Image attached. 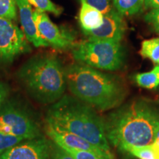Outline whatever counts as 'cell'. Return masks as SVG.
Listing matches in <instances>:
<instances>
[{
  "label": "cell",
  "instance_id": "6",
  "mask_svg": "<svg viewBox=\"0 0 159 159\" xmlns=\"http://www.w3.org/2000/svg\"><path fill=\"white\" fill-rule=\"evenodd\" d=\"M0 132L25 140L41 136L36 122L23 109L9 102L0 108Z\"/></svg>",
  "mask_w": 159,
  "mask_h": 159
},
{
  "label": "cell",
  "instance_id": "11",
  "mask_svg": "<svg viewBox=\"0 0 159 159\" xmlns=\"http://www.w3.org/2000/svg\"><path fill=\"white\" fill-rule=\"evenodd\" d=\"M45 130L46 134L49 139L62 148L86 151L97 155L102 159H110L104 152L81 137L61 130L47 123H46Z\"/></svg>",
  "mask_w": 159,
  "mask_h": 159
},
{
  "label": "cell",
  "instance_id": "17",
  "mask_svg": "<svg viewBox=\"0 0 159 159\" xmlns=\"http://www.w3.org/2000/svg\"><path fill=\"white\" fill-rule=\"evenodd\" d=\"M17 6L15 0H0V17L16 21Z\"/></svg>",
  "mask_w": 159,
  "mask_h": 159
},
{
  "label": "cell",
  "instance_id": "10",
  "mask_svg": "<svg viewBox=\"0 0 159 159\" xmlns=\"http://www.w3.org/2000/svg\"><path fill=\"white\" fill-rule=\"evenodd\" d=\"M127 26L123 16L112 9L103 16L102 25L96 30L83 32L88 39L121 42L124 37Z\"/></svg>",
  "mask_w": 159,
  "mask_h": 159
},
{
  "label": "cell",
  "instance_id": "22",
  "mask_svg": "<svg viewBox=\"0 0 159 159\" xmlns=\"http://www.w3.org/2000/svg\"><path fill=\"white\" fill-rule=\"evenodd\" d=\"M85 1L102 12L104 15L109 13L112 10L111 0H85Z\"/></svg>",
  "mask_w": 159,
  "mask_h": 159
},
{
  "label": "cell",
  "instance_id": "13",
  "mask_svg": "<svg viewBox=\"0 0 159 159\" xmlns=\"http://www.w3.org/2000/svg\"><path fill=\"white\" fill-rule=\"evenodd\" d=\"M80 2L79 23L82 31L88 32L99 28L102 25L104 14L85 0H80Z\"/></svg>",
  "mask_w": 159,
  "mask_h": 159
},
{
  "label": "cell",
  "instance_id": "14",
  "mask_svg": "<svg viewBox=\"0 0 159 159\" xmlns=\"http://www.w3.org/2000/svg\"><path fill=\"white\" fill-rule=\"evenodd\" d=\"M116 11L122 16L138 13L144 5V0H112Z\"/></svg>",
  "mask_w": 159,
  "mask_h": 159
},
{
  "label": "cell",
  "instance_id": "1",
  "mask_svg": "<svg viewBox=\"0 0 159 159\" xmlns=\"http://www.w3.org/2000/svg\"><path fill=\"white\" fill-rule=\"evenodd\" d=\"M103 119L109 144L125 152L130 147L153 144L159 129V107L136 99L117 107Z\"/></svg>",
  "mask_w": 159,
  "mask_h": 159
},
{
  "label": "cell",
  "instance_id": "15",
  "mask_svg": "<svg viewBox=\"0 0 159 159\" xmlns=\"http://www.w3.org/2000/svg\"><path fill=\"white\" fill-rule=\"evenodd\" d=\"M139 53L143 57L150 59L152 62L159 65V38L144 40L142 43Z\"/></svg>",
  "mask_w": 159,
  "mask_h": 159
},
{
  "label": "cell",
  "instance_id": "29",
  "mask_svg": "<svg viewBox=\"0 0 159 159\" xmlns=\"http://www.w3.org/2000/svg\"><path fill=\"white\" fill-rule=\"evenodd\" d=\"M158 66H159V65H158Z\"/></svg>",
  "mask_w": 159,
  "mask_h": 159
},
{
  "label": "cell",
  "instance_id": "7",
  "mask_svg": "<svg viewBox=\"0 0 159 159\" xmlns=\"http://www.w3.org/2000/svg\"><path fill=\"white\" fill-rule=\"evenodd\" d=\"M31 50L22 30L11 20L0 17V63L9 64Z\"/></svg>",
  "mask_w": 159,
  "mask_h": 159
},
{
  "label": "cell",
  "instance_id": "8",
  "mask_svg": "<svg viewBox=\"0 0 159 159\" xmlns=\"http://www.w3.org/2000/svg\"><path fill=\"white\" fill-rule=\"evenodd\" d=\"M33 14L38 31L49 46L61 50L74 48L75 39L73 35L53 23L47 13L35 10Z\"/></svg>",
  "mask_w": 159,
  "mask_h": 159
},
{
  "label": "cell",
  "instance_id": "19",
  "mask_svg": "<svg viewBox=\"0 0 159 159\" xmlns=\"http://www.w3.org/2000/svg\"><path fill=\"white\" fill-rule=\"evenodd\" d=\"M125 152H130L139 159H156L152 145L142 147H130Z\"/></svg>",
  "mask_w": 159,
  "mask_h": 159
},
{
  "label": "cell",
  "instance_id": "12",
  "mask_svg": "<svg viewBox=\"0 0 159 159\" xmlns=\"http://www.w3.org/2000/svg\"><path fill=\"white\" fill-rule=\"evenodd\" d=\"M22 31L27 41L35 47H49L37 30L33 9L28 0H15Z\"/></svg>",
  "mask_w": 159,
  "mask_h": 159
},
{
  "label": "cell",
  "instance_id": "3",
  "mask_svg": "<svg viewBox=\"0 0 159 159\" xmlns=\"http://www.w3.org/2000/svg\"><path fill=\"white\" fill-rule=\"evenodd\" d=\"M67 88L73 96L101 111L116 108L127 96L124 83L115 75L75 63L64 68Z\"/></svg>",
  "mask_w": 159,
  "mask_h": 159
},
{
  "label": "cell",
  "instance_id": "26",
  "mask_svg": "<svg viewBox=\"0 0 159 159\" xmlns=\"http://www.w3.org/2000/svg\"><path fill=\"white\" fill-rule=\"evenodd\" d=\"M144 6L146 8H159V0H144Z\"/></svg>",
  "mask_w": 159,
  "mask_h": 159
},
{
  "label": "cell",
  "instance_id": "18",
  "mask_svg": "<svg viewBox=\"0 0 159 159\" xmlns=\"http://www.w3.org/2000/svg\"><path fill=\"white\" fill-rule=\"evenodd\" d=\"M28 2L31 5L34 6L36 8L35 10L45 13H50L55 16H60L63 11L61 7L53 3L51 0H28Z\"/></svg>",
  "mask_w": 159,
  "mask_h": 159
},
{
  "label": "cell",
  "instance_id": "16",
  "mask_svg": "<svg viewBox=\"0 0 159 159\" xmlns=\"http://www.w3.org/2000/svg\"><path fill=\"white\" fill-rule=\"evenodd\" d=\"M136 82L140 87L147 89H156L159 85V66L148 72L139 73L135 77Z\"/></svg>",
  "mask_w": 159,
  "mask_h": 159
},
{
  "label": "cell",
  "instance_id": "20",
  "mask_svg": "<svg viewBox=\"0 0 159 159\" xmlns=\"http://www.w3.org/2000/svg\"><path fill=\"white\" fill-rule=\"evenodd\" d=\"M24 140L25 139L21 137L0 132V155Z\"/></svg>",
  "mask_w": 159,
  "mask_h": 159
},
{
  "label": "cell",
  "instance_id": "23",
  "mask_svg": "<svg viewBox=\"0 0 159 159\" xmlns=\"http://www.w3.org/2000/svg\"><path fill=\"white\" fill-rule=\"evenodd\" d=\"M144 19L154 30L159 34V8L151 10L145 15Z\"/></svg>",
  "mask_w": 159,
  "mask_h": 159
},
{
  "label": "cell",
  "instance_id": "25",
  "mask_svg": "<svg viewBox=\"0 0 159 159\" xmlns=\"http://www.w3.org/2000/svg\"><path fill=\"white\" fill-rule=\"evenodd\" d=\"M10 89L8 85L2 81H0V108H2L9 95Z\"/></svg>",
  "mask_w": 159,
  "mask_h": 159
},
{
  "label": "cell",
  "instance_id": "24",
  "mask_svg": "<svg viewBox=\"0 0 159 159\" xmlns=\"http://www.w3.org/2000/svg\"><path fill=\"white\" fill-rule=\"evenodd\" d=\"M62 148V147H61ZM68 152L71 156L75 159H102L97 156V155L91 153V152H86V151H81L77 150H73V149L62 148Z\"/></svg>",
  "mask_w": 159,
  "mask_h": 159
},
{
  "label": "cell",
  "instance_id": "21",
  "mask_svg": "<svg viewBox=\"0 0 159 159\" xmlns=\"http://www.w3.org/2000/svg\"><path fill=\"white\" fill-rule=\"evenodd\" d=\"M50 159H75L64 149L51 141Z\"/></svg>",
  "mask_w": 159,
  "mask_h": 159
},
{
  "label": "cell",
  "instance_id": "27",
  "mask_svg": "<svg viewBox=\"0 0 159 159\" xmlns=\"http://www.w3.org/2000/svg\"><path fill=\"white\" fill-rule=\"evenodd\" d=\"M152 147H159V129L157 131L156 133V138H155V140H154V142L153 144H152Z\"/></svg>",
  "mask_w": 159,
  "mask_h": 159
},
{
  "label": "cell",
  "instance_id": "28",
  "mask_svg": "<svg viewBox=\"0 0 159 159\" xmlns=\"http://www.w3.org/2000/svg\"><path fill=\"white\" fill-rule=\"evenodd\" d=\"M152 149H153L154 153H155V156H156V159H159V147H152Z\"/></svg>",
  "mask_w": 159,
  "mask_h": 159
},
{
  "label": "cell",
  "instance_id": "5",
  "mask_svg": "<svg viewBox=\"0 0 159 159\" xmlns=\"http://www.w3.org/2000/svg\"><path fill=\"white\" fill-rule=\"evenodd\" d=\"M75 61L96 69L116 71L124 65L125 52L121 42L87 39L75 45L72 50Z\"/></svg>",
  "mask_w": 159,
  "mask_h": 159
},
{
  "label": "cell",
  "instance_id": "4",
  "mask_svg": "<svg viewBox=\"0 0 159 159\" xmlns=\"http://www.w3.org/2000/svg\"><path fill=\"white\" fill-rule=\"evenodd\" d=\"M17 79L31 98L44 105L58 101L67 88L64 68L52 55L30 57L19 68Z\"/></svg>",
  "mask_w": 159,
  "mask_h": 159
},
{
  "label": "cell",
  "instance_id": "2",
  "mask_svg": "<svg viewBox=\"0 0 159 159\" xmlns=\"http://www.w3.org/2000/svg\"><path fill=\"white\" fill-rule=\"evenodd\" d=\"M46 123L88 141L115 159L105 134L104 119L92 106L75 96L64 94L47 111Z\"/></svg>",
  "mask_w": 159,
  "mask_h": 159
},
{
  "label": "cell",
  "instance_id": "9",
  "mask_svg": "<svg viewBox=\"0 0 159 159\" xmlns=\"http://www.w3.org/2000/svg\"><path fill=\"white\" fill-rule=\"evenodd\" d=\"M51 140L40 136L24 140L0 155V159H50Z\"/></svg>",
  "mask_w": 159,
  "mask_h": 159
}]
</instances>
